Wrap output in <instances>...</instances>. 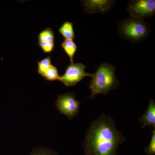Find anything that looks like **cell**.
<instances>
[{"mask_svg": "<svg viewBox=\"0 0 155 155\" xmlns=\"http://www.w3.org/2000/svg\"><path fill=\"white\" fill-rule=\"evenodd\" d=\"M125 140L114 119L103 114L87 130L84 150L86 155H116L118 147Z\"/></svg>", "mask_w": 155, "mask_h": 155, "instance_id": "cell-1", "label": "cell"}, {"mask_svg": "<svg viewBox=\"0 0 155 155\" xmlns=\"http://www.w3.org/2000/svg\"><path fill=\"white\" fill-rule=\"evenodd\" d=\"M116 67L112 64L102 63L90 77L91 80L89 86L91 94L88 98H93L99 94L107 95L119 86V81L116 78L115 72Z\"/></svg>", "mask_w": 155, "mask_h": 155, "instance_id": "cell-2", "label": "cell"}, {"mask_svg": "<svg viewBox=\"0 0 155 155\" xmlns=\"http://www.w3.org/2000/svg\"><path fill=\"white\" fill-rule=\"evenodd\" d=\"M118 30L122 38L130 42L138 43L147 38L150 29L144 19L129 17L119 22Z\"/></svg>", "mask_w": 155, "mask_h": 155, "instance_id": "cell-3", "label": "cell"}, {"mask_svg": "<svg viewBox=\"0 0 155 155\" xmlns=\"http://www.w3.org/2000/svg\"><path fill=\"white\" fill-rule=\"evenodd\" d=\"M73 93L67 92L59 94L55 101L56 108L60 114L65 115L68 119L72 120L79 112L81 102L75 98Z\"/></svg>", "mask_w": 155, "mask_h": 155, "instance_id": "cell-4", "label": "cell"}, {"mask_svg": "<svg viewBox=\"0 0 155 155\" xmlns=\"http://www.w3.org/2000/svg\"><path fill=\"white\" fill-rule=\"evenodd\" d=\"M127 10L130 18L144 19L154 16L155 0H132L128 2Z\"/></svg>", "mask_w": 155, "mask_h": 155, "instance_id": "cell-5", "label": "cell"}, {"mask_svg": "<svg viewBox=\"0 0 155 155\" xmlns=\"http://www.w3.org/2000/svg\"><path fill=\"white\" fill-rule=\"evenodd\" d=\"M86 67L82 63H71L65 70L64 75L60 76V81L67 87L75 86L84 77L90 74L85 72Z\"/></svg>", "mask_w": 155, "mask_h": 155, "instance_id": "cell-6", "label": "cell"}, {"mask_svg": "<svg viewBox=\"0 0 155 155\" xmlns=\"http://www.w3.org/2000/svg\"><path fill=\"white\" fill-rule=\"evenodd\" d=\"M113 0H84L81 1L84 10L89 14L100 13L105 14L109 12L115 5Z\"/></svg>", "mask_w": 155, "mask_h": 155, "instance_id": "cell-7", "label": "cell"}, {"mask_svg": "<svg viewBox=\"0 0 155 155\" xmlns=\"http://www.w3.org/2000/svg\"><path fill=\"white\" fill-rule=\"evenodd\" d=\"M140 122L143 124L141 128L147 126L155 128V103L153 100L149 99V103L147 110L141 118L139 119Z\"/></svg>", "mask_w": 155, "mask_h": 155, "instance_id": "cell-8", "label": "cell"}, {"mask_svg": "<svg viewBox=\"0 0 155 155\" xmlns=\"http://www.w3.org/2000/svg\"><path fill=\"white\" fill-rule=\"evenodd\" d=\"M61 46L69 57L71 63H73V58L77 49L75 42L73 40L65 39L61 43Z\"/></svg>", "mask_w": 155, "mask_h": 155, "instance_id": "cell-9", "label": "cell"}, {"mask_svg": "<svg viewBox=\"0 0 155 155\" xmlns=\"http://www.w3.org/2000/svg\"><path fill=\"white\" fill-rule=\"evenodd\" d=\"M59 31L65 39L73 40L75 38L73 23L68 22H64L59 29Z\"/></svg>", "mask_w": 155, "mask_h": 155, "instance_id": "cell-10", "label": "cell"}, {"mask_svg": "<svg viewBox=\"0 0 155 155\" xmlns=\"http://www.w3.org/2000/svg\"><path fill=\"white\" fill-rule=\"evenodd\" d=\"M51 65V58L49 56L39 61L38 63L37 70L38 74L44 78L47 70Z\"/></svg>", "mask_w": 155, "mask_h": 155, "instance_id": "cell-11", "label": "cell"}, {"mask_svg": "<svg viewBox=\"0 0 155 155\" xmlns=\"http://www.w3.org/2000/svg\"><path fill=\"white\" fill-rule=\"evenodd\" d=\"M44 78L48 81H54L58 80L60 81V76L58 74V69L57 67L51 65L47 70Z\"/></svg>", "mask_w": 155, "mask_h": 155, "instance_id": "cell-12", "label": "cell"}, {"mask_svg": "<svg viewBox=\"0 0 155 155\" xmlns=\"http://www.w3.org/2000/svg\"><path fill=\"white\" fill-rule=\"evenodd\" d=\"M38 41H54V32L51 28H46L41 31L38 36Z\"/></svg>", "mask_w": 155, "mask_h": 155, "instance_id": "cell-13", "label": "cell"}, {"mask_svg": "<svg viewBox=\"0 0 155 155\" xmlns=\"http://www.w3.org/2000/svg\"><path fill=\"white\" fill-rule=\"evenodd\" d=\"M30 155H58V153L44 147H38L35 148Z\"/></svg>", "mask_w": 155, "mask_h": 155, "instance_id": "cell-14", "label": "cell"}, {"mask_svg": "<svg viewBox=\"0 0 155 155\" xmlns=\"http://www.w3.org/2000/svg\"><path fill=\"white\" fill-rule=\"evenodd\" d=\"M38 45L45 53L51 52L54 48V41H38Z\"/></svg>", "mask_w": 155, "mask_h": 155, "instance_id": "cell-15", "label": "cell"}, {"mask_svg": "<svg viewBox=\"0 0 155 155\" xmlns=\"http://www.w3.org/2000/svg\"><path fill=\"white\" fill-rule=\"evenodd\" d=\"M151 138L148 146L145 149V152L147 154L154 155L155 153V129L152 131Z\"/></svg>", "mask_w": 155, "mask_h": 155, "instance_id": "cell-16", "label": "cell"}]
</instances>
